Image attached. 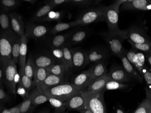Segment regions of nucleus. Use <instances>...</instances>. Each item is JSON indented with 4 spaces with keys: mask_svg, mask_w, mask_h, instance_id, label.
Returning <instances> with one entry per match:
<instances>
[{
    "mask_svg": "<svg viewBox=\"0 0 151 113\" xmlns=\"http://www.w3.org/2000/svg\"><path fill=\"white\" fill-rule=\"evenodd\" d=\"M119 14V9L115 7L113 4L105 7V20L108 27V33L118 35L127 39L130 28L126 30L119 29L118 25Z\"/></svg>",
    "mask_w": 151,
    "mask_h": 113,
    "instance_id": "f257e3e1",
    "label": "nucleus"
},
{
    "mask_svg": "<svg viewBox=\"0 0 151 113\" xmlns=\"http://www.w3.org/2000/svg\"><path fill=\"white\" fill-rule=\"evenodd\" d=\"M81 90L72 83L67 82L42 90L43 93L47 96L58 99L64 101L73 94Z\"/></svg>",
    "mask_w": 151,
    "mask_h": 113,
    "instance_id": "f03ea898",
    "label": "nucleus"
},
{
    "mask_svg": "<svg viewBox=\"0 0 151 113\" xmlns=\"http://www.w3.org/2000/svg\"><path fill=\"white\" fill-rule=\"evenodd\" d=\"M84 98L86 107L93 113H106L104 98V91L97 93H90L81 91Z\"/></svg>",
    "mask_w": 151,
    "mask_h": 113,
    "instance_id": "7ed1b4c3",
    "label": "nucleus"
},
{
    "mask_svg": "<svg viewBox=\"0 0 151 113\" xmlns=\"http://www.w3.org/2000/svg\"><path fill=\"white\" fill-rule=\"evenodd\" d=\"M14 35L12 36L1 31L0 61L1 68L3 71L6 68L9 61L13 59L12 50L13 40Z\"/></svg>",
    "mask_w": 151,
    "mask_h": 113,
    "instance_id": "20e7f679",
    "label": "nucleus"
},
{
    "mask_svg": "<svg viewBox=\"0 0 151 113\" xmlns=\"http://www.w3.org/2000/svg\"><path fill=\"white\" fill-rule=\"evenodd\" d=\"M106 6L90 8L83 12L77 19L78 25H85L105 20Z\"/></svg>",
    "mask_w": 151,
    "mask_h": 113,
    "instance_id": "39448f33",
    "label": "nucleus"
},
{
    "mask_svg": "<svg viewBox=\"0 0 151 113\" xmlns=\"http://www.w3.org/2000/svg\"><path fill=\"white\" fill-rule=\"evenodd\" d=\"M4 72L5 85L10 93L16 94L17 85L20 79V76L17 72V63L13 59L9 61Z\"/></svg>",
    "mask_w": 151,
    "mask_h": 113,
    "instance_id": "423d86ee",
    "label": "nucleus"
},
{
    "mask_svg": "<svg viewBox=\"0 0 151 113\" xmlns=\"http://www.w3.org/2000/svg\"><path fill=\"white\" fill-rule=\"evenodd\" d=\"M101 35L106 41L111 52L119 57L126 53L127 51L123 47V42L126 38L118 35H112L109 33L101 34Z\"/></svg>",
    "mask_w": 151,
    "mask_h": 113,
    "instance_id": "0eeeda50",
    "label": "nucleus"
},
{
    "mask_svg": "<svg viewBox=\"0 0 151 113\" xmlns=\"http://www.w3.org/2000/svg\"><path fill=\"white\" fill-rule=\"evenodd\" d=\"M127 39L137 44H151V39L141 27L133 25L130 28Z\"/></svg>",
    "mask_w": 151,
    "mask_h": 113,
    "instance_id": "6e6552de",
    "label": "nucleus"
},
{
    "mask_svg": "<svg viewBox=\"0 0 151 113\" xmlns=\"http://www.w3.org/2000/svg\"><path fill=\"white\" fill-rule=\"evenodd\" d=\"M126 56L127 59L141 75L142 69L146 66L145 55L141 52L133 48L126 52Z\"/></svg>",
    "mask_w": 151,
    "mask_h": 113,
    "instance_id": "1a4fd4ad",
    "label": "nucleus"
},
{
    "mask_svg": "<svg viewBox=\"0 0 151 113\" xmlns=\"http://www.w3.org/2000/svg\"><path fill=\"white\" fill-rule=\"evenodd\" d=\"M48 31V28L45 25L29 22L25 25L24 34L28 38H31L36 40L42 38Z\"/></svg>",
    "mask_w": 151,
    "mask_h": 113,
    "instance_id": "9d476101",
    "label": "nucleus"
},
{
    "mask_svg": "<svg viewBox=\"0 0 151 113\" xmlns=\"http://www.w3.org/2000/svg\"><path fill=\"white\" fill-rule=\"evenodd\" d=\"M65 101L66 109L68 110L80 111L86 108L85 100L81 91L73 94Z\"/></svg>",
    "mask_w": 151,
    "mask_h": 113,
    "instance_id": "9b49d317",
    "label": "nucleus"
},
{
    "mask_svg": "<svg viewBox=\"0 0 151 113\" xmlns=\"http://www.w3.org/2000/svg\"><path fill=\"white\" fill-rule=\"evenodd\" d=\"M110 80L114 81L121 83L129 82L132 81L131 78L126 73L123 67L120 66H112L109 72L107 73Z\"/></svg>",
    "mask_w": 151,
    "mask_h": 113,
    "instance_id": "f8f14e48",
    "label": "nucleus"
},
{
    "mask_svg": "<svg viewBox=\"0 0 151 113\" xmlns=\"http://www.w3.org/2000/svg\"><path fill=\"white\" fill-rule=\"evenodd\" d=\"M91 71L90 68L73 78L71 83L81 91L85 90L91 84Z\"/></svg>",
    "mask_w": 151,
    "mask_h": 113,
    "instance_id": "ddd939ff",
    "label": "nucleus"
},
{
    "mask_svg": "<svg viewBox=\"0 0 151 113\" xmlns=\"http://www.w3.org/2000/svg\"><path fill=\"white\" fill-rule=\"evenodd\" d=\"M73 68H80L88 64L87 52L79 48H71Z\"/></svg>",
    "mask_w": 151,
    "mask_h": 113,
    "instance_id": "4468645a",
    "label": "nucleus"
},
{
    "mask_svg": "<svg viewBox=\"0 0 151 113\" xmlns=\"http://www.w3.org/2000/svg\"><path fill=\"white\" fill-rule=\"evenodd\" d=\"M109 56L107 50L101 48H91L87 52L88 63H96L105 61Z\"/></svg>",
    "mask_w": 151,
    "mask_h": 113,
    "instance_id": "2eb2a0df",
    "label": "nucleus"
},
{
    "mask_svg": "<svg viewBox=\"0 0 151 113\" xmlns=\"http://www.w3.org/2000/svg\"><path fill=\"white\" fill-rule=\"evenodd\" d=\"M0 10V24L1 26V31L11 35H14L16 33L13 30L11 23L10 13L7 11L4 7L1 6Z\"/></svg>",
    "mask_w": 151,
    "mask_h": 113,
    "instance_id": "dca6fc26",
    "label": "nucleus"
},
{
    "mask_svg": "<svg viewBox=\"0 0 151 113\" xmlns=\"http://www.w3.org/2000/svg\"><path fill=\"white\" fill-rule=\"evenodd\" d=\"M123 64V68L126 71V73L133 79L138 81L142 83L143 82V77L139 73L135 67L132 65L129 61L127 59L126 53L119 57Z\"/></svg>",
    "mask_w": 151,
    "mask_h": 113,
    "instance_id": "f3484780",
    "label": "nucleus"
},
{
    "mask_svg": "<svg viewBox=\"0 0 151 113\" xmlns=\"http://www.w3.org/2000/svg\"><path fill=\"white\" fill-rule=\"evenodd\" d=\"M13 30L17 35L22 37L24 35V24L22 16L16 12H10Z\"/></svg>",
    "mask_w": 151,
    "mask_h": 113,
    "instance_id": "a211bd4d",
    "label": "nucleus"
},
{
    "mask_svg": "<svg viewBox=\"0 0 151 113\" xmlns=\"http://www.w3.org/2000/svg\"><path fill=\"white\" fill-rule=\"evenodd\" d=\"M106 63L105 61H102L95 63L93 66L90 68L91 71V84L94 81L101 76L106 74Z\"/></svg>",
    "mask_w": 151,
    "mask_h": 113,
    "instance_id": "6ab92c4d",
    "label": "nucleus"
},
{
    "mask_svg": "<svg viewBox=\"0 0 151 113\" xmlns=\"http://www.w3.org/2000/svg\"><path fill=\"white\" fill-rule=\"evenodd\" d=\"M109 80V78L106 74L94 81L83 91L90 93H97L103 91L107 82Z\"/></svg>",
    "mask_w": 151,
    "mask_h": 113,
    "instance_id": "aec40b11",
    "label": "nucleus"
},
{
    "mask_svg": "<svg viewBox=\"0 0 151 113\" xmlns=\"http://www.w3.org/2000/svg\"><path fill=\"white\" fill-rule=\"evenodd\" d=\"M34 62L37 68H47L56 64V60L52 55H40L34 58Z\"/></svg>",
    "mask_w": 151,
    "mask_h": 113,
    "instance_id": "412c9836",
    "label": "nucleus"
},
{
    "mask_svg": "<svg viewBox=\"0 0 151 113\" xmlns=\"http://www.w3.org/2000/svg\"><path fill=\"white\" fill-rule=\"evenodd\" d=\"M88 33L86 30H79L70 32L67 43L70 47L80 44L87 37Z\"/></svg>",
    "mask_w": 151,
    "mask_h": 113,
    "instance_id": "4be33fe9",
    "label": "nucleus"
},
{
    "mask_svg": "<svg viewBox=\"0 0 151 113\" xmlns=\"http://www.w3.org/2000/svg\"><path fill=\"white\" fill-rule=\"evenodd\" d=\"M65 82L64 76H58L50 74L41 85L39 91H42L43 89L59 85Z\"/></svg>",
    "mask_w": 151,
    "mask_h": 113,
    "instance_id": "5701e85b",
    "label": "nucleus"
},
{
    "mask_svg": "<svg viewBox=\"0 0 151 113\" xmlns=\"http://www.w3.org/2000/svg\"><path fill=\"white\" fill-rule=\"evenodd\" d=\"M151 0H127L122 4L121 9L124 10H141L143 7L151 4Z\"/></svg>",
    "mask_w": 151,
    "mask_h": 113,
    "instance_id": "b1692460",
    "label": "nucleus"
},
{
    "mask_svg": "<svg viewBox=\"0 0 151 113\" xmlns=\"http://www.w3.org/2000/svg\"><path fill=\"white\" fill-rule=\"evenodd\" d=\"M28 38L24 34L22 37V42L19 51V71H24V68L26 63V55L27 52V42Z\"/></svg>",
    "mask_w": 151,
    "mask_h": 113,
    "instance_id": "393cba45",
    "label": "nucleus"
},
{
    "mask_svg": "<svg viewBox=\"0 0 151 113\" xmlns=\"http://www.w3.org/2000/svg\"><path fill=\"white\" fill-rule=\"evenodd\" d=\"M50 74V73L46 68H36L33 78L35 86L38 89H40L41 84Z\"/></svg>",
    "mask_w": 151,
    "mask_h": 113,
    "instance_id": "a878e982",
    "label": "nucleus"
},
{
    "mask_svg": "<svg viewBox=\"0 0 151 113\" xmlns=\"http://www.w3.org/2000/svg\"><path fill=\"white\" fill-rule=\"evenodd\" d=\"M54 7L49 4H45L43 6L40 8L34 15L32 19L33 22H42L46 17L47 14L52 11Z\"/></svg>",
    "mask_w": 151,
    "mask_h": 113,
    "instance_id": "bb28decb",
    "label": "nucleus"
},
{
    "mask_svg": "<svg viewBox=\"0 0 151 113\" xmlns=\"http://www.w3.org/2000/svg\"><path fill=\"white\" fill-rule=\"evenodd\" d=\"M21 42L22 37L16 34L13 37L12 55L13 59L16 62V63H19V51L21 46Z\"/></svg>",
    "mask_w": 151,
    "mask_h": 113,
    "instance_id": "cd10ccee",
    "label": "nucleus"
},
{
    "mask_svg": "<svg viewBox=\"0 0 151 113\" xmlns=\"http://www.w3.org/2000/svg\"><path fill=\"white\" fill-rule=\"evenodd\" d=\"M46 69L51 74L61 76H64L65 74L68 72L69 70L63 63L55 64Z\"/></svg>",
    "mask_w": 151,
    "mask_h": 113,
    "instance_id": "c85d7f7f",
    "label": "nucleus"
},
{
    "mask_svg": "<svg viewBox=\"0 0 151 113\" xmlns=\"http://www.w3.org/2000/svg\"><path fill=\"white\" fill-rule=\"evenodd\" d=\"M70 34V32L64 35H58L53 37L49 41V45L50 48L62 47L67 42V40Z\"/></svg>",
    "mask_w": 151,
    "mask_h": 113,
    "instance_id": "c756f323",
    "label": "nucleus"
},
{
    "mask_svg": "<svg viewBox=\"0 0 151 113\" xmlns=\"http://www.w3.org/2000/svg\"><path fill=\"white\" fill-rule=\"evenodd\" d=\"M34 91H33L30 92L29 96L26 99L23 100L19 105V110L21 113H31L35 107H33L32 104Z\"/></svg>",
    "mask_w": 151,
    "mask_h": 113,
    "instance_id": "7c9ffc66",
    "label": "nucleus"
},
{
    "mask_svg": "<svg viewBox=\"0 0 151 113\" xmlns=\"http://www.w3.org/2000/svg\"><path fill=\"white\" fill-rule=\"evenodd\" d=\"M33 98H32V104L34 107L36 108L38 105L45 103L48 101L49 97L44 94L43 92L39 91L36 87L33 90Z\"/></svg>",
    "mask_w": 151,
    "mask_h": 113,
    "instance_id": "2f4dec72",
    "label": "nucleus"
},
{
    "mask_svg": "<svg viewBox=\"0 0 151 113\" xmlns=\"http://www.w3.org/2000/svg\"><path fill=\"white\" fill-rule=\"evenodd\" d=\"M78 23L77 20L71 22L63 23L59 22L53 26L50 30V34L52 35H55L61 31L67 30L73 26H78Z\"/></svg>",
    "mask_w": 151,
    "mask_h": 113,
    "instance_id": "473e14b6",
    "label": "nucleus"
},
{
    "mask_svg": "<svg viewBox=\"0 0 151 113\" xmlns=\"http://www.w3.org/2000/svg\"><path fill=\"white\" fill-rule=\"evenodd\" d=\"M36 68L37 67L34 62V58L32 56L29 55L24 68V73L27 76L33 80Z\"/></svg>",
    "mask_w": 151,
    "mask_h": 113,
    "instance_id": "72a5a7b5",
    "label": "nucleus"
},
{
    "mask_svg": "<svg viewBox=\"0 0 151 113\" xmlns=\"http://www.w3.org/2000/svg\"><path fill=\"white\" fill-rule=\"evenodd\" d=\"M62 48L63 50V56L66 66L69 69L73 68V56L71 51V47L66 43Z\"/></svg>",
    "mask_w": 151,
    "mask_h": 113,
    "instance_id": "f704fd0d",
    "label": "nucleus"
},
{
    "mask_svg": "<svg viewBox=\"0 0 151 113\" xmlns=\"http://www.w3.org/2000/svg\"><path fill=\"white\" fill-rule=\"evenodd\" d=\"M129 84L126 83H121L118 81L109 80L105 86L103 90L104 92L109 90H122L127 89L129 86Z\"/></svg>",
    "mask_w": 151,
    "mask_h": 113,
    "instance_id": "c9c22d12",
    "label": "nucleus"
},
{
    "mask_svg": "<svg viewBox=\"0 0 151 113\" xmlns=\"http://www.w3.org/2000/svg\"><path fill=\"white\" fill-rule=\"evenodd\" d=\"M19 76H20V81L22 82V85L25 88L27 91L30 93L31 89L34 86L33 80L30 79L28 76H27L24 73V71H19Z\"/></svg>",
    "mask_w": 151,
    "mask_h": 113,
    "instance_id": "e433bc0d",
    "label": "nucleus"
},
{
    "mask_svg": "<svg viewBox=\"0 0 151 113\" xmlns=\"http://www.w3.org/2000/svg\"><path fill=\"white\" fill-rule=\"evenodd\" d=\"M22 1L18 0H1V6H2L8 12L14 10L20 6Z\"/></svg>",
    "mask_w": 151,
    "mask_h": 113,
    "instance_id": "4c0bfd02",
    "label": "nucleus"
},
{
    "mask_svg": "<svg viewBox=\"0 0 151 113\" xmlns=\"http://www.w3.org/2000/svg\"><path fill=\"white\" fill-rule=\"evenodd\" d=\"M64 17V12L63 11H51L47 14L43 22H60Z\"/></svg>",
    "mask_w": 151,
    "mask_h": 113,
    "instance_id": "58836bf2",
    "label": "nucleus"
},
{
    "mask_svg": "<svg viewBox=\"0 0 151 113\" xmlns=\"http://www.w3.org/2000/svg\"><path fill=\"white\" fill-rule=\"evenodd\" d=\"M128 42L133 48L145 53H151V44H137L129 40H128Z\"/></svg>",
    "mask_w": 151,
    "mask_h": 113,
    "instance_id": "ea45409f",
    "label": "nucleus"
},
{
    "mask_svg": "<svg viewBox=\"0 0 151 113\" xmlns=\"http://www.w3.org/2000/svg\"><path fill=\"white\" fill-rule=\"evenodd\" d=\"M134 113H151V102L146 99L140 104Z\"/></svg>",
    "mask_w": 151,
    "mask_h": 113,
    "instance_id": "a19ab883",
    "label": "nucleus"
},
{
    "mask_svg": "<svg viewBox=\"0 0 151 113\" xmlns=\"http://www.w3.org/2000/svg\"><path fill=\"white\" fill-rule=\"evenodd\" d=\"M50 48L51 55L55 58V59L57 60L58 62H59L60 63H63V64L66 65L65 60H64L62 48Z\"/></svg>",
    "mask_w": 151,
    "mask_h": 113,
    "instance_id": "79ce46f5",
    "label": "nucleus"
},
{
    "mask_svg": "<svg viewBox=\"0 0 151 113\" xmlns=\"http://www.w3.org/2000/svg\"><path fill=\"white\" fill-rule=\"evenodd\" d=\"M48 101L52 105V107L56 109H63L66 110V101L59 100L58 99L54 98H48Z\"/></svg>",
    "mask_w": 151,
    "mask_h": 113,
    "instance_id": "37998d69",
    "label": "nucleus"
},
{
    "mask_svg": "<svg viewBox=\"0 0 151 113\" xmlns=\"http://www.w3.org/2000/svg\"><path fill=\"white\" fill-rule=\"evenodd\" d=\"M94 1L90 0H72L69 1V3L72 5L81 7H86L92 5Z\"/></svg>",
    "mask_w": 151,
    "mask_h": 113,
    "instance_id": "c03bdc74",
    "label": "nucleus"
},
{
    "mask_svg": "<svg viewBox=\"0 0 151 113\" xmlns=\"http://www.w3.org/2000/svg\"><path fill=\"white\" fill-rule=\"evenodd\" d=\"M16 93L20 96H22V98L23 99V100H24L29 96L30 93H29L27 91V90L24 87L22 82L19 80L18 83Z\"/></svg>",
    "mask_w": 151,
    "mask_h": 113,
    "instance_id": "a18cd8bd",
    "label": "nucleus"
},
{
    "mask_svg": "<svg viewBox=\"0 0 151 113\" xmlns=\"http://www.w3.org/2000/svg\"><path fill=\"white\" fill-rule=\"evenodd\" d=\"M141 75L145 78L148 86L147 87L151 90V72L148 69L146 66L142 69Z\"/></svg>",
    "mask_w": 151,
    "mask_h": 113,
    "instance_id": "49530a36",
    "label": "nucleus"
},
{
    "mask_svg": "<svg viewBox=\"0 0 151 113\" xmlns=\"http://www.w3.org/2000/svg\"><path fill=\"white\" fill-rule=\"evenodd\" d=\"M10 100V97L3 89V85L0 86V101L1 103L7 102Z\"/></svg>",
    "mask_w": 151,
    "mask_h": 113,
    "instance_id": "de8ad7c7",
    "label": "nucleus"
},
{
    "mask_svg": "<svg viewBox=\"0 0 151 113\" xmlns=\"http://www.w3.org/2000/svg\"><path fill=\"white\" fill-rule=\"evenodd\" d=\"M69 2V1L67 0H50V1H45V4H49L51 5L53 7L56 6L58 5H62L64 3Z\"/></svg>",
    "mask_w": 151,
    "mask_h": 113,
    "instance_id": "09e8293b",
    "label": "nucleus"
},
{
    "mask_svg": "<svg viewBox=\"0 0 151 113\" xmlns=\"http://www.w3.org/2000/svg\"><path fill=\"white\" fill-rule=\"evenodd\" d=\"M126 1H127V0H119V1H115V2L113 4V5L115 7L119 9V6H120V5H122V4L125 3V2H126Z\"/></svg>",
    "mask_w": 151,
    "mask_h": 113,
    "instance_id": "8fccbe9b",
    "label": "nucleus"
},
{
    "mask_svg": "<svg viewBox=\"0 0 151 113\" xmlns=\"http://www.w3.org/2000/svg\"><path fill=\"white\" fill-rule=\"evenodd\" d=\"M146 95V99L151 102V90L148 87H145Z\"/></svg>",
    "mask_w": 151,
    "mask_h": 113,
    "instance_id": "3c124183",
    "label": "nucleus"
},
{
    "mask_svg": "<svg viewBox=\"0 0 151 113\" xmlns=\"http://www.w3.org/2000/svg\"><path fill=\"white\" fill-rule=\"evenodd\" d=\"M19 105H20V104L16 105V107L12 108L11 113H21L19 110Z\"/></svg>",
    "mask_w": 151,
    "mask_h": 113,
    "instance_id": "603ef678",
    "label": "nucleus"
},
{
    "mask_svg": "<svg viewBox=\"0 0 151 113\" xmlns=\"http://www.w3.org/2000/svg\"><path fill=\"white\" fill-rule=\"evenodd\" d=\"M145 55L147 62L151 66V53H145Z\"/></svg>",
    "mask_w": 151,
    "mask_h": 113,
    "instance_id": "864d4df0",
    "label": "nucleus"
},
{
    "mask_svg": "<svg viewBox=\"0 0 151 113\" xmlns=\"http://www.w3.org/2000/svg\"><path fill=\"white\" fill-rule=\"evenodd\" d=\"M142 11H149V10H151V4H148L143 7V8L141 9Z\"/></svg>",
    "mask_w": 151,
    "mask_h": 113,
    "instance_id": "5fc2aeb1",
    "label": "nucleus"
},
{
    "mask_svg": "<svg viewBox=\"0 0 151 113\" xmlns=\"http://www.w3.org/2000/svg\"><path fill=\"white\" fill-rule=\"evenodd\" d=\"M80 113H93L90 110H89L87 108H86L84 109L80 110L79 111Z\"/></svg>",
    "mask_w": 151,
    "mask_h": 113,
    "instance_id": "6e6d98bb",
    "label": "nucleus"
},
{
    "mask_svg": "<svg viewBox=\"0 0 151 113\" xmlns=\"http://www.w3.org/2000/svg\"><path fill=\"white\" fill-rule=\"evenodd\" d=\"M12 112V108L9 109H3L1 113H11Z\"/></svg>",
    "mask_w": 151,
    "mask_h": 113,
    "instance_id": "4d7b16f0",
    "label": "nucleus"
},
{
    "mask_svg": "<svg viewBox=\"0 0 151 113\" xmlns=\"http://www.w3.org/2000/svg\"><path fill=\"white\" fill-rule=\"evenodd\" d=\"M24 1L28 2L29 3L31 4V5H34L36 2V1H35V0H25Z\"/></svg>",
    "mask_w": 151,
    "mask_h": 113,
    "instance_id": "13d9d810",
    "label": "nucleus"
},
{
    "mask_svg": "<svg viewBox=\"0 0 151 113\" xmlns=\"http://www.w3.org/2000/svg\"><path fill=\"white\" fill-rule=\"evenodd\" d=\"M65 110L63 109H55L53 113H64Z\"/></svg>",
    "mask_w": 151,
    "mask_h": 113,
    "instance_id": "bf43d9fd",
    "label": "nucleus"
},
{
    "mask_svg": "<svg viewBox=\"0 0 151 113\" xmlns=\"http://www.w3.org/2000/svg\"><path fill=\"white\" fill-rule=\"evenodd\" d=\"M116 113H124V111H123V110L122 109H118L117 110H116Z\"/></svg>",
    "mask_w": 151,
    "mask_h": 113,
    "instance_id": "052dcab7",
    "label": "nucleus"
},
{
    "mask_svg": "<svg viewBox=\"0 0 151 113\" xmlns=\"http://www.w3.org/2000/svg\"><path fill=\"white\" fill-rule=\"evenodd\" d=\"M39 113H49V111L47 110H44V111H41Z\"/></svg>",
    "mask_w": 151,
    "mask_h": 113,
    "instance_id": "680f3d73",
    "label": "nucleus"
},
{
    "mask_svg": "<svg viewBox=\"0 0 151 113\" xmlns=\"http://www.w3.org/2000/svg\"><path fill=\"white\" fill-rule=\"evenodd\" d=\"M64 113H68V111H67V112H64Z\"/></svg>",
    "mask_w": 151,
    "mask_h": 113,
    "instance_id": "e2e57ef3",
    "label": "nucleus"
}]
</instances>
